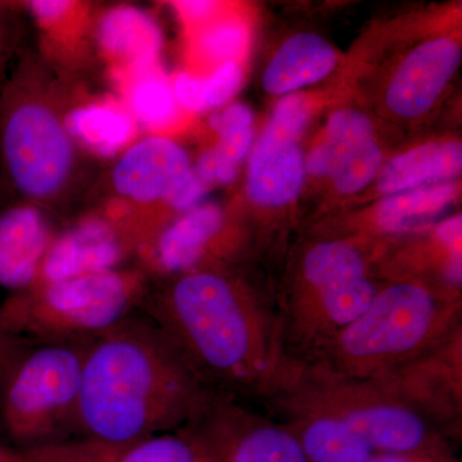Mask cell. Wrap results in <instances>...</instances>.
I'll list each match as a JSON object with an SVG mask.
<instances>
[{"instance_id":"obj_1","label":"cell","mask_w":462,"mask_h":462,"mask_svg":"<svg viewBox=\"0 0 462 462\" xmlns=\"http://www.w3.org/2000/svg\"><path fill=\"white\" fill-rule=\"evenodd\" d=\"M142 312L216 396L263 409L296 366L276 302L217 270L179 273L149 287Z\"/></svg>"},{"instance_id":"obj_2","label":"cell","mask_w":462,"mask_h":462,"mask_svg":"<svg viewBox=\"0 0 462 462\" xmlns=\"http://www.w3.org/2000/svg\"><path fill=\"white\" fill-rule=\"evenodd\" d=\"M208 396L141 310L87 346L74 436L118 446L179 430Z\"/></svg>"},{"instance_id":"obj_3","label":"cell","mask_w":462,"mask_h":462,"mask_svg":"<svg viewBox=\"0 0 462 462\" xmlns=\"http://www.w3.org/2000/svg\"><path fill=\"white\" fill-rule=\"evenodd\" d=\"M462 329L460 291L397 281L310 364L343 378L378 380L436 348Z\"/></svg>"},{"instance_id":"obj_4","label":"cell","mask_w":462,"mask_h":462,"mask_svg":"<svg viewBox=\"0 0 462 462\" xmlns=\"http://www.w3.org/2000/svg\"><path fill=\"white\" fill-rule=\"evenodd\" d=\"M379 289L357 245L342 239L309 245L276 302L291 357L306 361L318 354L363 314Z\"/></svg>"},{"instance_id":"obj_5","label":"cell","mask_w":462,"mask_h":462,"mask_svg":"<svg viewBox=\"0 0 462 462\" xmlns=\"http://www.w3.org/2000/svg\"><path fill=\"white\" fill-rule=\"evenodd\" d=\"M147 276L108 270L69 281L36 284L0 302V319L12 338L89 345L141 311Z\"/></svg>"},{"instance_id":"obj_6","label":"cell","mask_w":462,"mask_h":462,"mask_svg":"<svg viewBox=\"0 0 462 462\" xmlns=\"http://www.w3.org/2000/svg\"><path fill=\"white\" fill-rule=\"evenodd\" d=\"M88 345L14 338L0 361V433L20 446L74 437Z\"/></svg>"},{"instance_id":"obj_7","label":"cell","mask_w":462,"mask_h":462,"mask_svg":"<svg viewBox=\"0 0 462 462\" xmlns=\"http://www.w3.org/2000/svg\"><path fill=\"white\" fill-rule=\"evenodd\" d=\"M273 401L306 404L331 413L364 438L376 455L419 454L433 443L440 430L379 380L343 378L300 361L264 406Z\"/></svg>"},{"instance_id":"obj_8","label":"cell","mask_w":462,"mask_h":462,"mask_svg":"<svg viewBox=\"0 0 462 462\" xmlns=\"http://www.w3.org/2000/svg\"><path fill=\"white\" fill-rule=\"evenodd\" d=\"M0 153L12 187L33 205L60 196L74 173L65 123L30 93L23 74L0 93Z\"/></svg>"},{"instance_id":"obj_9","label":"cell","mask_w":462,"mask_h":462,"mask_svg":"<svg viewBox=\"0 0 462 462\" xmlns=\"http://www.w3.org/2000/svg\"><path fill=\"white\" fill-rule=\"evenodd\" d=\"M187 428L208 462H309L296 433L254 404L209 393Z\"/></svg>"},{"instance_id":"obj_10","label":"cell","mask_w":462,"mask_h":462,"mask_svg":"<svg viewBox=\"0 0 462 462\" xmlns=\"http://www.w3.org/2000/svg\"><path fill=\"white\" fill-rule=\"evenodd\" d=\"M310 114L309 102L300 94L285 97L273 108L249 160L248 194L257 205H288L302 189L306 160L300 138Z\"/></svg>"},{"instance_id":"obj_11","label":"cell","mask_w":462,"mask_h":462,"mask_svg":"<svg viewBox=\"0 0 462 462\" xmlns=\"http://www.w3.org/2000/svg\"><path fill=\"white\" fill-rule=\"evenodd\" d=\"M378 380L440 428L460 427L462 329L436 348Z\"/></svg>"},{"instance_id":"obj_12","label":"cell","mask_w":462,"mask_h":462,"mask_svg":"<svg viewBox=\"0 0 462 462\" xmlns=\"http://www.w3.org/2000/svg\"><path fill=\"white\" fill-rule=\"evenodd\" d=\"M461 62V47L443 36L422 42L400 63L385 93L394 115L416 118L427 114Z\"/></svg>"},{"instance_id":"obj_13","label":"cell","mask_w":462,"mask_h":462,"mask_svg":"<svg viewBox=\"0 0 462 462\" xmlns=\"http://www.w3.org/2000/svg\"><path fill=\"white\" fill-rule=\"evenodd\" d=\"M125 254L126 242L114 225L87 218L51 240L33 285L117 269Z\"/></svg>"},{"instance_id":"obj_14","label":"cell","mask_w":462,"mask_h":462,"mask_svg":"<svg viewBox=\"0 0 462 462\" xmlns=\"http://www.w3.org/2000/svg\"><path fill=\"white\" fill-rule=\"evenodd\" d=\"M187 152L170 139H144L127 149L116 163L112 181L125 199L153 203L169 199L191 171Z\"/></svg>"},{"instance_id":"obj_15","label":"cell","mask_w":462,"mask_h":462,"mask_svg":"<svg viewBox=\"0 0 462 462\" xmlns=\"http://www.w3.org/2000/svg\"><path fill=\"white\" fill-rule=\"evenodd\" d=\"M51 240L50 225L32 202L0 212V291L5 298L32 287Z\"/></svg>"},{"instance_id":"obj_16","label":"cell","mask_w":462,"mask_h":462,"mask_svg":"<svg viewBox=\"0 0 462 462\" xmlns=\"http://www.w3.org/2000/svg\"><path fill=\"white\" fill-rule=\"evenodd\" d=\"M330 160V178L343 194L357 193L375 179L383 154L369 117L356 109L331 116L321 143Z\"/></svg>"},{"instance_id":"obj_17","label":"cell","mask_w":462,"mask_h":462,"mask_svg":"<svg viewBox=\"0 0 462 462\" xmlns=\"http://www.w3.org/2000/svg\"><path fill=\"white\" fill-rule=\"evenodd\" d=\"M225 218L220 207L200 205L185 212L158 236L154 263L167 275L194 272L220 236Z\"/></svg>"},{"instance_id":"obj_18","label":"cell","mask_w":462,"mask_h":462,"mask_svg":"<svg viewBox=\"0 0 462 462\" xmlns=\"http://www.w3.org/2000/svg\"><path fill=\"white\" fill-rule=\"evenodd\" d=\"M337 51L315 33H298L279 48L263 72V87L273 96H284L319 83L337 65Z\"/></svg>"},{"instance_id":"obj_19","label":"cell","mask_w":462,"mask_h":462,"mask_svg":"<svg viewBox=\"0 0 462 462\" xmlns=\"http://www.w3.org/2000/svg\"><path fill=\"white\" fill-rule=\"evenodd\" d=\"M460 142L430 143L394 157L379 173L382 193H400L455 178L461 172Z\"/></svg>"},{"instance_id":"obj_20","label":"cell","mask_w":462,"mask_h":462,"mask_svg":"<svg viewBox=\"0 0 462 462\" xmlns=\"http://www.w3.org/2000/svg\"><path fill=\"white\" fill-rule=\"evenodd\" d=\"M98 41L109 56L125 60L136 72L156 65L161 32L153 18L130 5L111 9L100 20Z\"/></svg>"},{"instance_id":"obj_21","label":"cell","mask_w":462,"mask_h":462,"mask_svg":"<svg viewBox=\"0 0 462 462\" xmlns=\"http://www.w3.org/2000/svg\"><path fill=\"white\" fill-rule=\"evenodd\" d=\"M457 193L454 182L443 181L391 194L376 207L374 224L383 234L416 231L442 214Z\"/></svg>"},{"instance_id":"obj_22","label":"cell","mask_w":462,"mask_h":462,"mask_svg":"<svg viewBox=\"0 0 462 462\" xmlns=\"http://www.w3.org/2000/svg\"><path fill=\"white\" fill-rule=\"evenodd\" d=\"M71 138L100 156L112 157L126 148L135 136V120L130 112L108 103L76 108L65 121Z\"/></svg>"},{"instance_id":"obj_23","label":"cell","mask_w":462,"mask_h":462,"mask_svg":"<svg viewBox=\"0 0 462 462\" xmlns=\"http://www.w3.org/2000/svg\"><path fill=\"white\" fill-rule=\"evenodd\" d=\"M243 72L238 62L218 66L208 78L180 74L172 85L176 102L194 112L218 108L229 102L242 85Z\"/></svg>"},{"instance_id":"obj_24","label":"cell","mask_w":462,"mask_h":462,"mask_svg":"<svg viewBox=\"0 0 462 462\" xmlns=\"http://www.w3.org/2000/svg\"><path fill=\"white\" fill-rule=\"evenodd\" d=\"M134 120L153 129L165 127L178 117V102L171 85L154 67L136 72L129 89Z\"/></svg>"},{"instance_id":"obj_25","label":"cell","mask_w":462,"mask_h":462,"mask_svg":"<svg viewBox=\"0 0 462 462\" xmlns=\"http://www.w3.org/2000/svg\"><path fill=\"white\" fill-rule=\"evenodd\" d=\"M120 454L112 462H199L203 460L199 443L187 427L118 445Z\"/></svg>"},{"instance_id":"obj_26","label":"cell","mask_w":462,"mask_h":462,"mask_svg":"<svg viewBox=\"0 0 462 462\" xmlns=\"http://www.w3.org/2000/svg\"><path fill=\"white\" fill-rule=\"evenodd\" d=\"M248 42V32L239 20H223L203 32L199 50L209 60L220 62H238Z\"/></svg>"},{"instance_id":"obj_27","label":"cell","mask_w":462,"mask_h":462,"mask_svg":"<svg viewBox=\"0 0 462 462\" xmlns=\"http://www.w3.org/2000/svg\"><path fill=\"white\" fill-rule=\"evenodd\" d=\"M194 171L206 182L227 184L236 179L238 165L221 153L217 147L208 149L200 154Z\"/></svg>"},{"instance_id":"obj_28","label":"cell","mask_w":462,"mask_h":462,"mask_svg":"<svg viewBox=\"0 0 462 462\" xmlns=\"http://www.w3.org/2000/svg\"><path fill=\"white\" fill-rule=\"evenodd\" d=\"M206 189V182L197 175L194 170H191L189 175L173 189L166 200L172 208L189 212L200 206L199 203L205 197Z\"/></svg>"},{"instance_id":"obj_29","label":"cell","mask_w":462,"mask_h":462,"mask_svg":"<svg viewBox=\"0 0 462 462\" xmlns=\"http://www.w3.org/2000/svg\"><path fill=\"white\" fill-rule=\"evenodd\" d=\"M209 125L218 134V136L242 132V130L252 129L254 114L247 106L233 105L224 111L212 115Z\"/></svg>"},{"instance_id":"obj_30","label":"cell","mask_w":462,"mask_h":462,"mask_svg":"<svg viewBox=\"0 0 462 462\" xmlns=\"http://www.w3.org/2000/svg\"><path fill=\"white\" fill-rule=\"evenodd\" d=\"M32 14L39 20L53 23L58 18L65 16L71 7V3L60 2V0H39V2H32L29 5Z\"/></svg>"},{"instance_id":"obj_31","label":"cell","mask_w":462,"mask_h":462,"mask_svg":"<svg viewBox=\"0 0 462 462\" xmlns=\"http://www.w3.org/2000/svg\"><path fill=\"white\" fill-rule=\"evenodd\" d=\"M178 8L188 20L202 21L212 16L217 5L214 2H180Z\"/></svg>"},{"instance_id":"obj_32","label":"cell","mask_w":462,"mask_h":462,"mask_svg":"<svg viewBox=\"0 0 462 462\" xmlns=\"http://www.w3.org/2000/svg\"><path fill=\"white\" fill-rule=\"evenodd\" d=\"M14 338L8 336L7 331H5V327H3L2 319H0V361L3 360V357L7 354L8 349L11 348L12 345H14Z\"/></svg>"},{"instance_id":"obj_33","label":"cell","mask_w":462,"mask_h":462,"mask_svg":"<svg viewBox=\"0 0 462 462\" xmlns=\"http://www.w3.org/2000/svg\"><path fill=\"white\" fill-rule=\"evenodd\" d=\"M5 50H7V36H5V23H3V14L0 11V69L5 65Z\"/></svg>"},{"instance_id":"obj_34","label":"cell","mask_w":462,"mask_h":462,"mask_svg":"<svg viewBox=\"0 0 462 462\" xmlns=\"http://www.w3.org/2000/svg\"><path fill=\"white\" fill-rule=\"evenodd\" d=\"M0 462H29V460L23 456L14 454L11 449L0 447Z\"/></svg>"},{"instance_id":"obj_35","label":"cell","mask_w":462,"mask_h":462,"mask_svg":"<svg viewBox=\"0 0 462 462\" xmlns=\"http://www.w3.org/2000/svg\"><path fill=\"white\" fill-rule=\"evenodd\" d=\"M415 462H431V461H415Z\"/></svg>"},{"instance_id":"obj_36","label":"cell","mask_w":462,"mask_h":462,"mask_svg":"<svg viewBox=\"0 0 462 462\" xmlns=\"http://www.w3.org/2000/svg\"><path fill=\"white\" fill-rule=\"evenodd\" d=\"M413 462H415V461H413Z\"/></svg>"}]
</instances>
